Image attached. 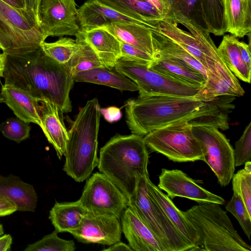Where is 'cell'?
Segmentation results:
<instances>
[{
    "mask_svg": "<svg viewBox=\"0 0 251 251\" xmlns=\"http://www.w3.org/2000/svg\"><path fill=\"white\" fill-rule=\"evenodd\" d=\"M78 49L67 66L74 75L78 73L100 67H105L85 40L81 31L75 36Z\"/></svg>",
    "mask_w": 251,
    "mask_h": 251,
    "instance_id": "obj_32",
    "label": "cell"
},
{
    "mask_svg": "<svg viewBox=\"0 0 251 251\" xmlns=\"http://www.w3.org/2000/svg\"><path fill=\"white\" fill-rule=\"evenodd\" d=\"M237 44L242 61L249 68H251V44H247L244 42H241L239 40L237 42Z\"/></svg>",
    "mask_w": 251,
    "mask_h": 251,
    "instance_id": "obj_45",
    "label": "cell"
},
{
    "mask_svg": "<svg viewBox=\"0 0 251 251\" xmlns=\"http://www.w3.org/2000/svg\"><path fill=\"white\" fill-rule=\"evenodd\" d=\"M234 165L238 167L251 161V123L245 127L243 133L235 144L233 149Z\"/></svg>",
    "mask_w": 251,
    "mask_h": 251,
    "instance_id": "obj_40",
    "label": "cell"
},
{
    "mask_svg": "<svg viewBox=\"0 0 251 251\" xmlns=\"http://www.w3.org/2000/svg\"><path fill=\"white\" fill-rule=\"evenodd\" d=\"M102 27L120 41L137 48L153 58L155 50L151 28L135 24L123 23H113Z\"/></svg>",
    "mask_w": 251,
    "mask_h": 251,
    "instance_id": "obj_22",
    "label": "cell"
},
{
    "mask_svg": "<svg viewBox=\"0 0 251 251\" xmlns=\"http://www.w3.org/2000/svg\"><path fill=\"white\" fill-rule=\"evenodd\" d=\"M101 114L109 122H113L119 120L122 116L121 110L116 107H109L105 109L100 108Z\"/></svg>",
    "mask_w": 251,
    "mask_h": 251,
    "instance_id": "obj_42",
    "label": "cell"
},
{
    "mask_svg": "<svg viewBox=\"0 0 251 251\" xmlns=\"http://www.w3.org/2000/svg\"><path fill=\"white\" fill-rule=\"evenodd\" d=\"M226 32L236 38L251 34V0H223Z\"/></svg>",
    "mask_w": 251,
    "mask_h": 251,
    "instance_id": "obj_23",
    "label": "cell"
},
{
    "mask_svg": "<svg viewBox=\"0 0 251 251\" xmlns=\"http://www.w3.org/2000/svg\"><path fill=\"white\" fill-rule=\"evenodd\" d=\"M2 102H4V100L1 94H0V103Z\"/></svg>",
    "mask_w": 251,
    "mask_h": 251,
    "instance_id": "obj_52",
    "label": "cell"
},
{
    "mask_svg": "<svg viewBox=\"0 0 251 251\" xmlns=\"http://www.w3.org/2000/svg\"><path fill=\"white\" fill-rule=\"evenodd\" d=\"M120 44V58L146 63H150L153 60L151 55L132 45L121 41Z\"/></svg>",
    "mask_w": 251,
    "mask_h": 251,
    "instance_id": "obj_41",
    "label": "cell"
},
{
    "mask_svg": "<svg viewBox=\"0 0 251 251\" xmlns=\"http://www.w3.org/2000/svg\"><path fill=\"white\" fill-rule=\"evenodd\" d=\"M16 211V206L13 203L0 196V217L8 216Z\"/></svg>",
    "mask_w": 251,
    "mask_h": 251,
    "instance_id": "obj_44",
    "label": "cell"
},
{
    "mask_svg": "<svg viewBox=\"0 0 251 251\" xmlns=\"http://www.w3.org/2000/svg\"><path fill=\"white\" fill-rule=\"evenodd\" d=\"M88 211L115 215L121 218L128 206V200L121 189L102 173L87 179L78 200Z\"/></svg>",
    "mask_w": 251,
    "mask_h": 251,
    "instance_id": "obj_11",
    "label": "cell"
},
{
    "mask_svg": "<svg viewBox=\"0 0 251 251\" xmlns=\"http://www.w3.org/2000/svg\"><path fill=\"white\" fill-rule=\"evenodd\" d=\"M146 182L149 190L168 218L195 248L197 236L194 228L186 219L183 211L178 209L170 198L151 181L149 176L146 177Z\"/></svg>",
    "mask_w": 251,
    "mask_h": 251,
    "instance_id": "obj_26",
    "label": "cell"
},
{
    "mask_svg": "<svg viewBox=\"0 0 251 251\" xmlns=\"http://www.w3.org/2000/svg\"><path fill=\"white\" fill-rule=\"evenodd\" d=\"M13 7L20 10H23L22 0H3Z\"/></svg>",
    "mask_w": 251,
    "mask_h": 251,
    "instance_id": "obj_49",
    "label": "cell"
},
{
    "mask_svg": "<svg viewBox=\"0 0 251 251\" xmlns=\"http://www.w3.org/2000/svg\"><path fill=\"white\" fill-rule=\"evenodd\" d=\"M244 94L245 91L237 77L228 70L217 77L207 79L193 98L207 102L218 96L226 95L239 97Z\"/></svg>",
    "mask_w": 251,
    "mask_h": 251,
    "instance_id": "obj_27",
    "label": "cell"
},
{
    "mask_svg": "<svg viewBox=\"0 0 251 251\" xmlns=\"http://www.w3.org/2000/svg\"><path fill=\"white\" fill-rule=\"evenodd\" d=\"M74 81L105 85L123 91H138L137 85L132 80L114 67H100L78 73Z\"/></svg>",
    "mask_w": 251,
    "mask_h": 251,
    "instance_id": "obj_25",
    "label": "cell"
},
{
    "mask_svg": "<svg viewBox=\"0 0 251 251\" xmlns=\"http://www.w3.org/2000/svg\"><path fill=\"white\" fill-rule=\"evenodd\" d=\"M6 57V54L4 52H0V82H1V78L3 77Z\"/></svg>",
    "mask_w": 251,
    "mask_h": 251,
    "instance_id": "obj_48",
    "label": "cell"
},
{
    "mask_svg": "<svg viewBox=\"0 0 251 251\" xmlns=\"http://www.w3.org/2000/svg\"><path fill=\"white\" fill-rule=\"evenodd\" d=\"M149 63L120 58L115 68L135 83L139 96L159 94L193 97L201 88L157 72L149 67Z\"/></svg>",
    "mask_w": 251,
    "mask_h": 251,
    "instance_id": "obj_9",
    "label": "cell"
},
{
    "mask_svg": "<svg viewBox=\"0 0 251 251\" xmlns=\"http://www.w3.org/2000/svg\"><path fill=\"white\" fill-rule=\"evenodd\" d=\"M40 48L47 56L57 63L67 65L78 50V44L72 38L61 37L53 42L43 41Z\"/></svg>",
    "mask_w": 251,
    "mask_h": 251,
    "instance_id": "obj_33",
    "label": "cell"
},
{
    "mask_svg": "<svg viewBox=\"0 0 251 251\" xmlns=\"http://www.w3.org/2000/svg\"><path fill=\"white\" fill-rule=\"evenodd\" d=\"M3 78L4 83L26 90L38 100L54 103L62 113L72 111L70 93L74 75L67 65L47 56L40 47L24 54L6 55Z\"/></svg>",
    "mask_w": 251,
    "mask_h": 251,
    "instance_id": "obj_1",
    "label": "cell"
},
{
    "mask_svg": "<svg viewBox=\"0 0 251 251\" xmlns=\"http://www.w3.org/2000/svg\"><path fill=\"white\" fill-rule=\"evenodd\" d=\"M100 116L97 98L89 100L80 109L68 131L63 170L76 182L87 179L97 166Z\"/></svg>",
    "mask_w": 251,
    "mask_h": 251,
    "instance_id": "obj_4",
    "label": "cell"
},
{
    "mask_svg": "<svg viewBox=\"0 0 251 251\" xmlns=\"http://www.w3.org/2000/svg\"><path fill=\"white\" fill-rule=\"evenodd\" d=\"M4 102L18 118L27 123H34L42 126L40 102L29 92L10 84L2 86L1 93Z\"/></svg>",
    "mask_w": 251,
    "mask_h": 251,
    "instance_id": "obj_19",
    "label": "cell"
},
{
    "mask_svg": "<svg viewBox=\"0 0 251 251\" xmlns=\"http://www.w3.org/2000/svg\"><path fill=\"white\" fill-rule=\"evenodd\" d=\"M189 122L183 120L151 131L143 137L145 145L174 162L202 160L201 144Z\"/></svg>",
    "mask_w": 251,
    "mask_h": 251,
    "instance_id": "obj_8",
    "label": "cell"
},
{
    "mask_svg": "<svg viewBox=\"0 0 251 251\" xmlns=\"http://www.w3.org/2000/svg\"><path fill=\"white\" fill-rule=\"evenodd\" d=\"M57 232H53L43 237L40 240L27 245L25 251H74L76 246L73 240L60 238Z\"/></svg>",
    "mask_w": 251,
    "mask_h": 251,
    "instance_id": "obj_36",
    "label": "cell"
},
{
    "mask_svg": "<svg viewBox=\"0 0 251 251\" xmlns=\"http://www.w3.org/2000/svg\"><path fill=\"white\" fill-rule=\"evenodd\" d=\"M0 50H1V48L0 45Z\"/></svg>",
    "mask_w": 251,
    "mask_h": 251,
    "instance_id": "obj_53",
    "label": "cell"
},
{
    "mask_svg": "<svg viewBox=\"0 0 251 251\" xmlns=\"http://www.w3.org/2000/svg\"><path fill=\"white\" fill-rule=\"evenodd\" d=\"M232 177V190L243 201L249 214L251 216V161L245 163Z\"/></svg>",
    "mask_w": 251,
    "mask_h": 251,
    "instance_id": "obj_35",
    "label": "cell"
},
{
    "mask_svg": "<svg viewBox=\"0 0 251 251\" xmlns=\"http://www.w3.org/2000/svg\"><path fill=\"white\" fill-rule=\"evenodd\" d=\"M39 23L45 38L76 36L80 28L75 0H40Z\"/></svg>",
    "mask_w": 251,
    "mask_h": 251,
    "instance_id": "obj_12",
    "label": "cell"
},
{
    "mask_svg": "<svg viewBox=\"0 0 251 251\" xmlns=\"http://www.w3.org/2000/svg\"><path fill=\"white\" fill-rule=\"evenodd\" d=\"M238 41L232 35H225L217 48V50L222 60L234 75L241 80L250 83L251 68L241 59L237 44Z\"/></svg>",
    "mask_w": 251,
    "mask_h": 251,
    "instance_id": "obj_30",
    "label": "cell"
},
{
    "mask_svg": "<svg viewBox=\"0 0 251 251\" xmlns=\"http://www.w3.org/2000/svg\"></svg>",
    "mask_w": 251,
    "mask_h": 251,
    "instance_id": "obj_54",
    "label": "cell"
},
{
    "mask_svg": "<svg viewBox=\"0 0 251 251\" xmlns=\"http://www.w3.org/2000/svg\"><path fill=\"white\" fill-rule=\"evenodd\" d=\"M183 213L194 228L197 240L193 251H251L220 204L201 201Z\"/></svg>",
    "mask_w": 251,
    "mask_h": 251,
    "instance_id": "obj_5",
    "label": "cell"
},
{
    "mask_svg": "<svg viewBox=\"0 0 251 251\" xmlns=\"http://www.w3.org/2000/svg\"><path fill=\"white\" fill-rule=\"evenodd\" d=\"M158 187L171 199L183 197L197 202L207 201L223 204L224 199L199 185L181 170L162 169Z\"/></svg>",
    "mask_w": 251,
    "mask_h": 251,
    "instance_id": "obj_14",
    "label": "cell"
},
{
    "mask_svg": "<svg viewBox=\"0 0 251 251\" xmlns=\"http://www.w3.org/2000/svg\"><path fill=\"white\" fill-rule=\"evenodd\" d=\"M40 1V0H36V13L37 14V16H38V11ZM38 21H39V20H38Z\"/></svg>",
    "mask_w": 251,
    "mask_h": 251,
    "instance_id": "obj_50",
    "label": "cell"
},
{
    "mask_svg": "<svg viewBox=\"0 0 251 251\" xmlns=\"http://www.w3.org/2000/svg\"><path fill=\"white\" fill-rule=\"evenodd\" d=\"M122 230L135 251H166L157 237L129 206L121 217Z\"/></svg>",
    "mask_w": 251,
    "mask_h": 251,
    "instance_id": "obj_17",
    "label": "cell"
},
{
    "mask_svg": "<svg viewBox=\"0 0 251 251\" xmlns=\"http://www.w3.org/2000/svg\"><path fill=\"white\" fill-rule=\"evenodd\" d=\"M113 23L135 24L152 28L151 25L119 12L97 0H87L78 9V23L82 32Z\"/></svg>",
    "mask_w": 251,
    "mask_h": 251,
    "instance_id": "obj_16",
    "label": "cell"
},
{
    "mask_svg": "<svg viewBox=\"0 0 251 251\" xmlns=\"http://www.w3.org/2000/svg\"><path fill=\"white\" fill-rule=\"evenodd\" d=\"M148 176L138 175L135 189L128 199V206L157 237L166 251H193L194 246L175 227L149 190Z\"/></svg>",
    "mask_w": 251,
    "mask_h": 251,
    "instance_id": "obj_7",
    "label": "cell"
},
{
    "mask_svg": "<svg viewBox=\"0 0 251 251\" xmlns=\"http://www.w3.org/2000/svg\"><path fill=\"white\" fill-rule=\"evenodd\" d=\"M81 32L102 64L108 68L115 67L121 57L120 41L103 27Z\"/></svg>",
    "mask_w": 251,
    "mask_h": 251,
    "instance_id": "obj_21",
    "label": "cell"
},
{
    "mask_svg": "<svg viewBox=\"0 0 251 251\" xmlns=\"http://www.w3.org/2000/svg\"><path fill=\"white\" fill-rule=\"evenodd\" d=\"M0 196L13 203L17 211L34 212L36 207L38 198L33 186L12 174L0 176Z\"/></svg>",
    "mask_w": 251,
    "mask_h": 251,
    "instance_id": "obj_20",
    "label": "cell"
},
{
    "mask_svg": "<svg viewBox=\"0 0 251 251\" xmlns=\"http://www.w3.org/2000/svg\"><path fill=\"white\" fill-rule=\"evenodd\" d=\"M0 11L11 24L19 31L36 49L45 38L38 24L23 10L17 9L0 0Z\"/></svg>",
    "mask_w": 251,
    "mask_h": 251,
    "instance_id": "obj_28",
    "label": "cell"
},
{
    "mask_svg": "<svg viewBox=\"0 0 251 251\" xmlns=\"http://www.w3.org/2000/svg\"><path fill=\"white\" fill-rule=\"evenodd\" d=\"M148 162L143 136L118 134L100 149L97 166L128 199L135 189L138 175L149 176Z\"/></svg>",
    "mask_w": 251,
    "mask_h": 251,
    "instance_id": "obj_3",
    "label": "cell"
},
{
    "mask_svg": "<svg viewBox=\"0 0 251 251\" xmlns=\"http://www.w3.org/2000/svg\"><path fill=\"white\" fill-rule=\"evenodd\" d=\"M4 233V230L2 225L0 223V236L3 235Z\"/></svg>",
    "mask_w": 251,
    "mask_h": 251,
    "instance_id": "obj_51",
    "label": "cell"
},
{
    "mask_svg": "<svg viewBox=\"0 0 251 251\" xmlns=\"http://www.w3.org/2000/svg\"><path fill=\"white\" fill-rule=\"evenodd\" d=\"M155 54L171 57L182 61L200 72L207 78L206 70L202 64L184 49L169 39L157 29L156 25L151 29Z\"/></svg>",
    "mask_w": 251,
    "mask_h": 251,
    "instance_id": "obj_31",
    "label": "cell"
},
{
    "mask_svg": "<svg viewBox=\"0 0 251 251\" xmlns=\"http://www.w3.org/2000/svg\"><path fill=\"white\" fill-rule=\"evenodd\" d=\"M237 220L249 239L251 235V216H250L240 196L235 192L226 207Z\"/></svg>",
    "mask_w": 251,
    "mask_h": 251,
    "instance_id": "obj_39",
    "label": "cell"
},
{
    "mask_svg": "<svg viewBox=\"0 0 251 251\" xmlns=\"http://www.w3.org/2000/svg\"><path fill=\"white\" fill-rule=\"evenodd\" d=\"M0 130L5 137L19 143L29 138L30 127L18 117L10 118L0 125Z\"/></svg>",
    "mask_w": 251,
    "mask_h": 251,
    "instance_id": "obj_38",
    "label": "cell"
},
{
    "mask_svg": "<svg viewBox=\"0 0 251 251\" xmlns=\"http://www.w3.org/2000/svg\"><path fill=\"white\" fill-rule=\"evenodd\" d=\"M39 101L41 128L61 159L65 153L68 140V131L63 120V113L56 104L48 100L41 99Z\"/></svg>",
    "mask_w": 251,
    "mask_h": 251,
    "instance_id": "obj_18",
    "label": "cell"
},
{
    "mask_svg": "<svg viewBox=\"0 0 251 251\" xmlns=\"http://www.w3.org/2000/svg\"><path fill=\"white\" fill-rule=\"evenodd\" d=\"M122 232L120 217L87 211L79 227L70 233L82 243L111 246L120 241Z\"/></svg>",
    "mask_w": 251,
    "mask_h": 251,
    "instance_id": "obj_13",
    "label": "cell"
},
{
    "mask_svg": "<svg viewBox=\"0 0 251 251\" xmlns=\"http://www.w3.org/2000/svg\"><path fill=\"white\" fill-rule=\"evenodd\" d=\"M87 212L79 200L56 202L50 211L49 218L58 233H71L79 227Z\"/></svg>",
    "mask_w": 251,
    "mask_h": 251,
    "instance_id": "obj_29",
    "label": "cell"
},
{
    "mask_svg": "<svg viewBox=\"0 0 251 251\" xmlns=\"http://www.w3.org/2000/svg\"><path fill=\"white\" fill-rule=\"evenodd\" d=\"M148 66L157 72L191 85L201 87L206 81L200 72L173 58L155 54Z\"/></svg>",
    "mask_w": 251,
    "mask_h": 251,
    "instance_id": "obj_24",
    "label": "cell"
},
{
    "mask_svg": "<svg viewBox=\"0 0 251 251\" xmlns=\"http://www.w3.org/2000/svg\"><path fill=\"white\" fill-rule=\"evenodd\" d=\"M102 251H132V249L129 245L119 241L112 245L106 249H103Z\"/></svg>",
    "mask_w": 251,
    "mask_h": 251,
    "instance_id": "obj_47",
    "label": "cell"
},
{
    "mask_svg": "<svg viewBox=\"0 0 251 251\" xmlns=\"http://www.w3.org/2000/svg\"><path fill=\"white\" fill-rule=\"evenodd\" d=\"M156 27L160 33L184 49L202 64L206 72V80L217 77L228 69L208 30L181 14L173 12L172 21H160Z\"/></svg>",
    "mask_w": 251,
    "mask_h": 251,
    "instance_id": "obj_6",
    "label": "cell"
},
{
    "mask_svg": "<svg viewBox=\"0 0 251 251\" xmlns=\"http://www.w3.org/2000/svg\"><path fill=\"white\" fill-rule=\"evenodd\" d=\"M172 14L179 13L207 29L203 18L201 0H172Z\"/></svg>",
    "mask_w": 251,
    "mask_h": 251,
    "instance_id": "obj_37",
    "label": "cell"
},
{
    "mask_svg": "<svg viewBox=\"0 0 251 251\" xmlns=\"http://www.w3.org/2000/svg\"><path fill=\"white\" fill-rule=\"evenodd\" d=\"M227 107L224 96L203 102L193 97L149 95L127 102L126 121L132 134L143 137L152 130L183 120L189 121L192 126L200 117Z\"/></svg>",
    "mask_w": 251,
    "mask_h": 251,
    "instance_id": "obj_2",
    "label": "cell"
},
{
    "mask_svg": "<svg viewBox=\"0 0 251 251\" xmlns=\"http://www.w3.org/2000/svg\"><path fill=\"white\" fill-rule=\"evenodd\" d=\"M100 2L144 23L156 25L172 18V0H97Z\"/></svg>",
    "mask_w": 251,
    "mask_h": 251,
    "instance_id": "obj_15",
    "label": "cell"
},
{
    "mask_svg": "<svg viewBox=\"0 0 251 251\" xmlns=\"http://www.w3.org/2000/svg\"><path fill=\"white\" fill-rule=\"evenodd\" d=\"M192 129L202 147V160L210 167L222 186L228 185L235 168L233 149L228 140L213 126H193Z\"/></svg>",
    "mask_w": 251,
    "mask_h": 251,
    "instance_id": "obj_10",
    "label": "cell"
},
{
    "mask_svg": "<svg viewBox=\"0 0 251 251\" xmlns=\"http://www.w3.org/2000/svg\"><path fill=\"white\" fill-rule=\"evenodd\" d=\"M12 237L10 234L0 236V251H8L11 250Z\"/></svg>",
    "mask_w": 251,
    "mask_h": 251,
    "instance_id": "obj_46",
    "label": "cell"
},
{
    "mask_svg": "<svg viewBox=\"0 0 251 251\" xmlns=\"http://www.w3.org/2000/svg\"><path fill=\"white\" fill-rule=\"evenodd\" d=\"M203 18L207 30L215 36L226 33L223 0H201Z\"/></svg>",
    "mask_w": 251,
    "mask_h": 251,
    "instance_id": "obj_34",
    "label": "cell"
},
{
    "mask_svg": "<svg viewBox=\"0 0 251 251\" xmlns=\"http://www.w3.org/2000/svg\"><path fill=\"white\" fill-rule=\"evenodd\" d=\"M22 3L24 11L39 25L36 9V0H22Z\"/></svg>",
    "mask_w": 251,
    "mask_h": 251,
    "instance_id": "obj_43",
    "label": "cell"
}]
</instances>
